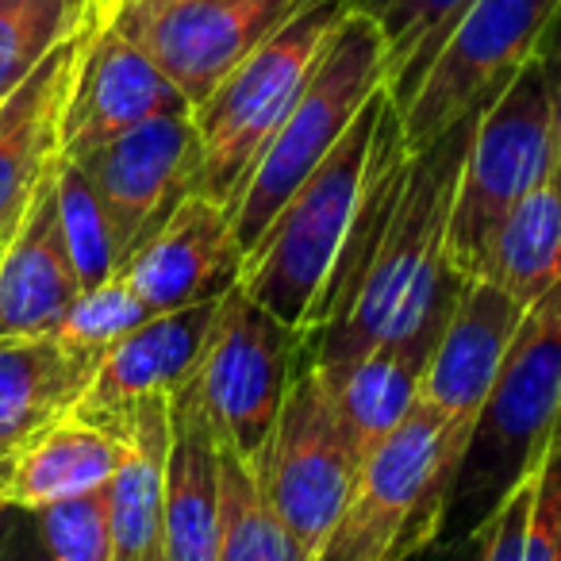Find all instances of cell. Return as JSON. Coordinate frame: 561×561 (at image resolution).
<instances>
[{
	"mask_svg": "<svg viewBox=\"0 0 561 561\" xmlns=\"http://www.w3.org/2000/svg\"><path fill=\"white\" fill-rule=\"evenodd\" d=\"M484 108L469 112L443 139L415 150L358 293L339 312V320L308 335V354L331 381L385 339L408 335L443 308L458 305L466 277L446 262V227L469 139Z\"/></svg>",
	"mask_w": 561,
	"mask_h": 561,
	"instance_id": "cell-1",
	"label": "cell"
},
{
	"mask_svg": "<svg viewBox=\"0 0 561 561\" xmlns=\"http://www.w3.org/2000/svg\"><path fill=\"white\" fill-rule=\"evenodd\" d=\"M561 427V285L527 308L519 335L484 397L446 496L435 542H454L492 519L538 473Z\"/></svg>",
	"mask_w": 561,
	"mask_h": 561,
	"instance_id": "cell-2",
	"label": "cell"
},
{
	"mask_svg": "<svg viewBox=\"0 0 561 561\" xmlns=\"http://www.w3.org/2000/svg\"><path fill=\"white\" fill-rule=\"evenodd\" d=\"M389 85L362 108L339 147L300 181V188L280 204L262 239L242 257L239 285L270 308L280 323L312 335L320 328L339 257L346 250L369 173H374L377 127L389 108Z\"/></svg>",
	"mask_w": 561,
	"mask_h": 561,
	"instance_id": "cell-3",
	"label": "cell"
},
{
	"mask_svg": "<svg viewBox=\"0 0 561 561\" xmlns=\"http://www.w3.org/2000/svg\"><path fill=\"white\" fill-rule=\"evenodd\" d=\"M469 427V420L415 400L404 423L366 454L316 561H404L435 542Z\"/></svg>",
	"mask_w": 561,
	"mask_h": 561,
	"instance_id": "cell-4",
	"label": "cell"
},
{
	"mask_svg": "<svg viewBox=\"0 0 561 561\" xmlns=\"http://www.w3.org/2000/svg\"><path fill=\"white\" fill-rule=\"evenodd\" d=\"M389 85V43L366 12L351 9L323 47L312 78L265 142L254 173L231 208L234 239L247 250L262 239L270 219L300 188V181L339 147L369 101Z\"/></svg>",
	"mask_w": 561,
	"mask_h": 561,
	"instance_id": "cell-5",
	"label": "cell"
},
{
	"mask_svg": "<svg viewBox=\"0 0 561 561\" xmlns=\"http://www.w3.org/2000/svg\"><path fill=\"white\" fill-rule=\"evenodd\" d=\"M351 12V0H312L289 24L250 50L216 93L193 108L201 131V193L234 208L265 142L289 116L323 47Z\"/></svg>",
	"mask_w": 561,
	"mask_h": 561,
	"instance_id": "cell-6",
	"label": "cell"
},
{
	"mask_svg": "<svg viewBox=\"0 0 561 561\" xmlns=\"http://www.w3.org/2000/svg\"><path fill=\"white\" fill-rule=\"evenodd\" d=\"M553 178V101L546 50L519 66L477 116L446 227V262L477 277L492 231L527 193Z\"/></svg>",
	"mask_w": 561,
	"mask_h": 561,
	"instance_id": "cell-7",
	"label": "cell"
},
{
	"mask_svg": "<svg viewBox=\"0 0 561 561\" xmlns=\"http://www.w3.org/2000/svg\"><path fill=\"white\" fill-rule=\"evenodd\" d=\"M366 461L351 423L312 354L300 366L273 431L250 469L265 504L320 558Z\"/></svg>",
	"mask_w": 561,
	"mask_h": 561,
	"instance_id": "cell-8",
	"label": "cell"
},
{
	"mask_svg": "<svg viewBox=\"0 0 561 561\" xmlns=\"http://www.w3.org/2000/svg\"><path fill=\"white\" fill-rule=\"evenodd\" d=\"M558 16L561 0H473L412 96L397 104L408 150L431 147L469 112L492 104L519 66L542 50Z\"/></svg>",
	"mask_w": 561,
	"mask_h": 561,
	"instance_id": "cell-9",
	"label": "cell"
},
{
	"mask_svg": "<svg viewBox=\"0 0 561 561\" xmlns=\"http://www.w3.org/2000/svg\"><path fill=\"white\" fill-rule=\"evenodd\" d=\"M305 358V331L280 323L242 285L224 293L196 381L216 435L239 458L254 461L262 450Z\"/></svg>",
	"mask_w": 561,
	"mask_h": 561,
	"instance_id": "cell-10",
	"label": "cell"
},
{
	"mask_svg": "<svg viewBox=\"0 0 561 561\" xmlns=\"http://www.w3.org/2000/svg\"><path fill=\"white\" fill-rule=\"evenodd\" d=\"M312 0H112L101 12L188 101L216 85Z\"/></svg>",
	"mask_w": 561,
	"mask_h": 561,
	"instance_id": "cell-11",
	"label": "cell"
},
{
	"mask_svg": "<svg viewBox=\"0 0 561 561\" xmlns=\"http://www.w3.org/2000/svg\"><path fill=\"white\" fill-rule=\"evenodd\" d=\"M78 165L93 181L119 247L131 257L188 196L201 193V131L193 112H173L104 142L78 158Z\"/></svg>",
	"mask_w": 561,
	"mask_h": 561,
	"instance_id": "cell-12",
	"label": "cell"
},
{
	"mask_svg": "<svg viewBox=\"0 0 561 561\" xmlns=\"http://www.w3.org/2000/svg\"><path fill=\"white\" fill-rule=\"evenodd\" d=\"M193 112L181 89L96 12L73 66L62 112V158L93 154L96 147L135 131L147 119Z\"/></svg>",
	"mask_w": 561,
	"mask_h": 561,
	"instance_id": "cell-13",
	"label": "cell"
},
{
	"mask_svg": "<svg viewBox=\"0 0 561 561\" xmlns=\"http://www.w3.org/2000/svg\"><path fill=\"white\" fill-rule=\"evenodd\" d=\"M242 247L231 211L204 193H193L170 224L127 257L119 277L154 316L224 297L239 285Z\"/></svg>",
	"mask_w": 561,
	"mask_h": 561,
	"instance_id": "cell-14",
	"label": "cell"
},
{
	"mask_svg": "<svg viewBox=\"0 0 561 561\" xmlns=\"http://www.w3.org/2000/svg\"><path fill=\"white\" fill-rule=\"evenodd\" d=\"M219 300L211 297L201 305L162 312L124 335L116 346L101 354L96 374L89 381L85 397L78 404V415L96 423H116L127 408H135L147 397H173L196 377L208 351L211 323H216Z\"/></svg>",
	"mask_w": 561,
	"mask_h": 561,
	"instance_id": "cell-15",
	"label": "cell"
},
{
	"mask_svg": "<svg viewBox=\"0 0 561 561\" xmlns=\"http://www.w3.org/2000/svg\"><path fill=\"white\" fill-rule=\"evenodd\" d=\"M85 32L66 39L0 101V250L62 162V112Z\"/></svg>",
	"mask_w": 561,
	"mask_h": 561,
	"instance_id": "cell-16",
	"label": "cell"
},
{
	"mask_svg": "<svg viewBox=\"0 0 561 561\" xmlns=\"http://www.w3.org/2000/svg\"><path fill=\"white\" fill-rule=\"evenodd\" d=\"M219 538H224L219 435L204 408L201 381L193 377L170 397L162 561H219Z\"/></svg>",
	"mask_w": 561,
	"mask_h": 561,
	"instance_id": "cell-17",
	"label": "cell"
},
{
	"mask_svg": "<svg viewBox=\"0 0 561 561\" xmlns=\"http://www.w3.org/2000/svg\"><path fill=\"white\" fill-rule=\"evenodd\" d=\"M527 320V305L484 277H469L454 316L446 320L431 366L423 374L420 400L435 404L450 420H469L481 412L515 335Z\"/></svg>",
	"mask_w": 561,
	"mask_h": 561,
	"instance_id": "cell-18",
	"label": "cell"
},
{
	"mask_svg": "<svg viewBox=\"0 0 561 561\" xmlns=\"http://www.w3.org/2000/svg\"><path fill=\"white\" fill-rule=\"evenodd\" d=\"M101 354L78 351L58 335L0 339V492L24 450L78 412Z\"/></svg>",
	"mask_w": 561,
	"mask_h": 561,
	"instance_id": "cell-19",
	"label": "cell"
},
{
	"mask_svg": "<svg viewBox=\"0 0 561 561\" xmlns=\"http://www.w3.org/2000/svg\"><path fill=\"white\" fill-rule=\"evenodd\" d=\"M58 170V165H55ZM81 297L58 219L55 173L0 250V339L55 335Z\"/></svg>",
	"mask_w": 561,
	"mask_h": 561,
	"instance_id": "cell-20",
	"label": "cell"
},
{
	"mask_svg": "<svg viewBox=\"0 0 561 561\" xmlns=\"http://www.w3.org/2000/svg\"><path fill=\"white\" fill-rule=\"evenodd\" d=\"M108 427L119 435V466L108 481L112 561H162L170 397L139 400Z\"/></svg>",
	"mask_w": 561,
	"mask_h": 561,
	"instance_id": "cell-21",
	"label": "cell"
},
{
	"mask_svg": "<svg viewBox=\"0 0 561 561\" xmlns=\"http://www.w3.org/2000/svg\"><path fill=\"white\" fill-rule=\"evenodd\" d=\"M454 308L458 305L443 308V312L431 316L427 323H420V328L408 331V335L385 339L381 346H374L366 358H358L343 377H335V381L323 374L331 381V389H335L339 412L351 423L362 454H369L385 435H392V431L404 423V415L415 408L423 374H427L431 354H435Z\"/></svg>",
	"mask_w": 561,
	"mask_h": 561,
	"instance_id": "cell-22",
	"label": "cell"
},
{
	"mask_svg": "<svg viewBox=\"0 0 561 561\" xmlns=\"http://www.w3.org/2000/svg\"><path fill=\"white\" fill-rule=\"evenodd\" d=\"M119 466V435L112 427L70 412L47 427L16 461L0 504L43 512L58 500L81 496L112 481Z\"/></svg>",
	"mask_w": 561,
	"mask_h": 561,
	"instance_id": "cell-23",
	"label": "cell"
},
{
	"mask_svg": "<svg viewBox=\"0 0 561 561\" xmlns=\"http://www.w3.org/2000/svg\"><path fill=\"white\" fill-rule=\"evenodd\" d=\"M477 277L512 293L519 305H538L561 285V188L546 181L527 193L492 231Z\"/></svg>",
	"mask_w": 561,
	"mask_h": 561,
	"instance_id": "cell-24",
	"label": "cell"
},
{
	"mask_svg": "<svg viewBox=\"0 0 561 561\" xmlns=\"http://www.w3.org/2000/svg\"><path fill=\"white\" fill-rule=\"evenodd\" d=\"M219 473H224L219 561H316V553L265 504L250 461L239 458L224 438H219Z\"/></svg>",
	"mask_w": 561,
	"mask_h": 561,
	"instance_id": "cell-25",
	"label": "cell"
},
{
	"mask_svg": "<svg viewBox=\"0 0 561 561\" xmlns=\"http://www.w3.org/2000/svg\"><path fill=\"white\" fill-rule=\"evenodd\" d=\"M473 0H351V9L366 12L389 43V96L404 104L423 81L435 50L450 27L466 16Z\"/></svg>",
	"mask_w": 561,
	"mask_h": 561,
	"instance_id": "cell-26",
	"label": "cell"
},
{
	"mask_svg": "<svg viewBox=\"0 0 561 561\" xmlns=\"http://www.w3.org/2000/svg\"><path fill=\"white\" fill-rule=\"evenodd\" d=\"M96 12L101 0H0V101Z\"/></svg>",
	"mask_w": 561,
	"mask_h": 561,
	"instance_id": "cell-27",
	"label": "cell"
},
{
	"mask_svg": "<svg viewBox=\"0 0 561 561\" xmlns=\"http://www.w3.org/2000/svg\"><path fill=\"white\" fill-rule=\"evenodd\" d=\"M55 196L66 250L73 257V270H78L81 293H93L101 285H108V280H116L127 265V254L119 247V234L112 227L108 208L96 196L93 181L70 158H62L55 170Z\"/></svg>",
	"mask_w": 561,
	"mask_h": 561,
	"instance_id": "cell-28",
	"label": "cell"
},
{
	"mask_svg": "<svg viewBox=\"0 0 561 561\" xmlns=\"http://www.w3.org/2000/svg\"><path fill=\"white\" fill-rule=\"evenodd\" d=\"M47 561H112L108 484L35 512Z\"/></svg>",
	"mask_w": 561,
	"mask_h": 561,
	"instance_id": "cell-29",
	"label": "cell"
},
{
	"mask_svg": "<svg viewBox=\"0 0 561 561\" xmlns=\"http://www.w3.org/2000/svg\"><path fill=\"white\" fill-rule=\"evenodd\" d=\"M147 320H154V312L135 297V289L124 277H116L108 285H101V289L81 293L78 305L70 308V316H66L55 335L62 343L78 346V351L104 354L108 346H116L119 339L131 335Z\"/></svg>",
	"mask_w": 561,
	"mask_h": 561,
	"instance_id": "cell-30",
	"label": "cell"
},
{
	"mask_svg": "<svg viewBox=\"0 0 561 561\" xmlns=\"http://www.w3.org/2000/svg\"><path fill=\"white\" fill-rule=\"evenodd\" d=\"M535 477H527V481L492 512V519L484 523V561H523L527 519H530V504H535Z\"/></svg>",
	"mask_w": 561,
	"mask_h": 561,
	"instance_id": "cell-31",
	"label": "cell"
},
{
	"mask_svg": "<svg viewBox=\"0 0 561 561\" xmlns=\"http://www.w3.org/2000/svg\"><path fill=\"white\" fill-rule=\"evenodd\" d=\"M0 561H47L35 512L0 504Z\"/></svg>",
	"mask_w": 561,
	"mask_h": 561,
	"instance_id": "cell-32",
	"label": "cell"
},
{
	"mask_svg": "<svg viewBox=\"0 0 561 561\" xmlns=\"http://www.w3.org/2000/svg\"><path fill=\"white\" fill-rule=\"evenodd\" d=\"M542 50H546V62H550V101H553V181L561 188V32L546 35Z\"/></svg>",
	"mask_w": 561,
	"mask_h": 561,
	"instance_id": "cell-33",
	"label": "cell"
},
{
	"mask_svg": "<svg viewBox=\"0 0 561 561\" xmlns=\"http://www.w3.org/2000/svg\"><path fill=\"white\" fill-rule=\"evenodd\" d=\"M404 561H484V527L454 542H427Z\"/></svg>",
	"mask_w": 561,
	"mask_h": 561,
	"instance_id": "cell-34",
	"label": "cell"
},
{
	"mask_svg": "<svg viewBox=\"0 0 561 561\" xmlns=\"http://www.w3.org/2000/svg\"><path fill=\"white\" fill-rule=\"evenodd\" d=\"M108 4H112V0H101V12H104V9H108Z\"/></svg>",
	"mask_w": 561,
	"mask_h": 561,
	"instance_id": "cell-35",
	"label": "cell"
},
{
	"mask_svg": "<svg viewBox=\"0 0 561 561\" xmlns=\"http://www.w3.org/2000/svg\"><path fill=\"white\" fill-rule=\"evenodd\" d=\"M558 561H561V550H558Z\"/></svg>",
	"mask_w": 561,
	"mask_h": 561,
	"instance_id": "cell-36",
	"label": "cell"
}]
</instances>
